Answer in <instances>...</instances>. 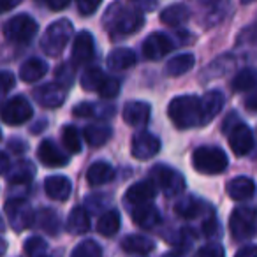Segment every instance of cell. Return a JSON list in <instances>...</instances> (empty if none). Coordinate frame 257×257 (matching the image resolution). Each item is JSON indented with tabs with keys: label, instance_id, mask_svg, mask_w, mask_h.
<instances>
[{
	"label": "cell",
	"instance_id": "cell-52",
	"mask_svg": "<svg viewBox=\"0 0 257 257\" xmlns=\"http://www.w3.org/2000/svg\"><path fill=\"white\" fill-rule=\"evenodd\" d=\"M164 257H182V255H178V253H166Z\"/></svg>",
	"mask_w": 257,
	"mask_h": 257
},
{
	"label": "cell",
	"instance_id": "cell-7",
	"mask_svg": "<svg viewBox=\"0 0 257 257\" xmlns=\"http://www.w3.org/2000/svg\"><path fill=\"white\" fill-rule=\"evenodd\" d=\"M37 34V23L29 15H16L4 25V37L9 43L25 44Z\"/></svg>",
	"mask_w": 257,
	"mask_h": 257
},
{
	"label": "cell",
	"instance_id": "cell-11",
	"mask_svg": "<svg viewBox=\"0 0 257 257\" xmlns=\"http://www.w3.org/2000/svg\"><path fill=\"white\" fill-rule=\"evenodd\" d=\"M67 86H64L62 83L51 81L37 86L34 97L43 107H58L64 104L65 97H67Z\"/></svg>",
	"mask_w": 257,
	"mask_h": 257
},
{
	"label": "cell",
	"instance_id": "cell-24",
	"mask_svg": "<svg viewBox=\"0 0 257 257\" xmlns=\"http://www.w3.org/2000/svg\"><path fill=\"white\" fill-rule=\"evenodd\" d=\"M48 71V65L41 58H29L25 64L20 67V78L25 83H36L44 78Z\"/></svg>",
	"mask_w": 257,
	"mask_h": 257
},
{
	"label": "cell",
	"instance_id": "cell-37",
	"mask_svg": "<svg viewBox=\"0 0 257 257\" xmlns=\"http://www.w3.org/2000/svg\"><path fill=\"white\" fill-rule=\"evenodd\" d=\"M62 141H64L65 148H67L71 154H78L81 150V140H79V133L76 131L72 125H67L62 131Z\"/></svg>",
	"mask_w": 257,
	"mask_h": 257
},
{
	"label": "cell",
	"instance_id": "cell-31",
	"mask_svg": "<svg viewBox=\"0 0 257 257\" xmlns=\"http://www.w3.org/2000/svg\"><path fill=\"white\" fill-rule=\"evenodd\" d=\"M257 86V71L253 69H241L232 79V90L234 92H246Z\"/></svg>",
	"mask_w": 257,
	"mask_h": 257
},
{
	"label": "cell",
	"instance_id": "cell-1",
	"mask_svg": "<svg viewBox=\"0 0 257 257\" xmlns=\"http://www.w3.org/2000/svg\"><path fill=\"white\" fill-rule=\"evenodd\" d=\"M145 18L140 11L125 8L121 2H114L109 6L104 15V27L111 37H125L136 34L143 27Z\"/></svg>",
	"mask_w": 257,
	"mask_h": 257
},
{
	"label": "cell",
	"instance_id": "cell-21",
	"mask_svg": "<svg viewBox=\"0 0 257 257\" xmlns=\"http://www.w3.org/2000/svg\"><path fill=\"white\" fill-rule=\"evenodd\" d=\"M106 64L113 71H125V69L136 65V55L128 48H116L107 55Z\"/></svg>",
	"mask_w": 257,
	"mask_h": 257
},
{
	"label": "cell",
	"instance_id": "cell-45",
	"mask_svg": "<svg viewBox=\"0 0 257 257\" xmlns=\"http://www.w3.org/2000/svg\"><path fill=\"white\" fill-rule=\"evenodd\" d=\"M131 2L143 13L154 11V9L157 8V2H155V0H131Z\"/></svg>",
	"mask_w": 257,
	"mask_h": 257
},
{
	"label": "cell",
	"instance_id": "cell-3",
	"mask_svg": "<svg viewBox=\"0 0 257 257\" xmlns=\"http://www.w3.org/2000/svg\"><path fill=\"white\" fill-rule=\"evenodd\" d=\"M72 34H74V27L69 20H57L46 29L43 41H41V48L48 57H58L72 39Z\"/></svg>",
	"mask_w": 257,
	"mask_h": 257
},
{
	"label": "cell",
	"instance_id": "cell-15",
	"mask_svg": "<svg viewBox=\"0 0 257 257\" xmlns=\"http://www.w3.org/2000/svg\"><path fill=\"white\" fill-rule=\"evenodd\" d=\"M93 37L90 32L83 30L79 32L78 36L74 37V44H72V62L76 65H81V64H86L93 58Z\"/></svg>",
	"mask_w": 257,
	"mask_h": 257
},
{
	"label": "cell",
	"instance_id": "cell-17",
	"mask_svg": "<svg viewBox=\"0 0 257 257\" xmlns=\"http://www.w3.org/2000/svg\"><path fill=\"white\" fill-rule=\"evenodd\" d=\"M155 194H157V187L152 182H140L134 183L125 194V199L134 206H141V204H150L154 201Z\"/></svg>",
	"mask_w": 257,
	"mask_h": 257
},
{
	"label": "cell",
	"instance_id": "cell-47",
	"mask_svg": "<svg viewBox=\"0 0 257 257\" xmlns=\"http://www.w3.org/2000/svg\"><path fill=\"white\" fill-rule=\"evenodd\" d=\"M245 107H246L248 111H252V113H257V88L253 90V92L250 93L248 97H246Z\"/></svg>",
	"mask_w": 257,
	"mask_h": 257
},
{
	"label": "cell",
	"instance_id": "cell-38",
	"mask_svg": "<svg viewBox=\"0 0 257 257\" xmlns=\"http://www.w3.org/2000/svg\"><path fill=\"white\" fill-rule=\"evenodd\" d=\"M102 111H113L111 106H106V107H99L95 104H90V102H81L72 109V113L79 118H86V116H107L106 113Z\"/></svg>",
	"mask_w": 257,
	"mask_h": 257
},
{
	"label": "cell",
	"instance_id": "cell-22",
	"mask_svg": "<svg viewBox=\"0 0 257 257\" xmlns=\"http://www.w3.org/2000/svg\"><path fill=\"white\" fill-rule=\"evenodd\" d=\"M133 220L136 222L140 227L152 229L157 224H161V213L154 204H141L136 206L133 211Z\"/></svg>",
	"mask_w": 257,
	"mask_h": 257
},
{
	"label": "cell",
	"instance_id": "cell-12",
	"mask_svg": "<svg viewBox=\"0 0 257 257\" xmlns=\"http://www.w3.org/2000/svg\"><path fill=\"white\" fill-rule=\"evenodd\" d=\"M229 147L232 154L241 157L246 155L253 148V134L245 123H236L229 133Z\"/></svg>",
	"mask_w": 257,
	"mask_h": 257
},
{
	"label": "cell",
	"instance_id": "cell-46",
	"mask_svg": "<svg viewBox=\"0 0 257 257\" xmlns=\"http://www.w3.org/2000/svg\"><path fill=\"white\" fill-rule=\"evenodd\" d=\"M234 257H257V245H246L236 252Z\"/></svg>",
	"mask_w": 257,
	"mask_h": 257
},
{
	"label": "cell",
	"instance_id": "cell-41",
	"mask_svg": "<svg viewBox=\"0 0 257 257\" xmlns=\"http://www.w3.org/2000/svg\"><path fill=\"white\" fill-rule=\"evenodd\" d=\"M100 2L102 0H76V6H78V11L83 16H90L99 9Z\"/></svg>",
	"mask_w": 257,
	"mask_h": 257
},
{
	"label": "cell",
	"instance_id": "cell-8",
	"mask_svg": "<svg viewBox=\"0 0 257 257\" xmlns=\"http://www.w3.org/2000/svg\"><path fill=\"white\" fill-rule=\"evenodd\" d=\"M32 106L25 97H13L0 107V118L8 125H22L32 118Z\"/></svg>",
	"mask_w": 257,
	"mask_h": 257
},
{
	"label": "cell",
	"instance_id": "cell-54",
	"mask_svg": "<svg viewBox=\"0 0 257 257\" xmlns=\"http://www.w3.org/2000/svg\"><path fill=\"white\" fill-rule=\"evenodd\" d=\"M0 227H2V218H0Z\"/></svg>",
	"mask_w": 257,
	"mask_h": 257
},
{
	"label": "cell",
	"instance_id": "cell-30",
	"mask_svg": "<svg viewBox=\"0 0 257 257\" xmlns=\"http://www.w3.org/2000/svg\"><path fill=\"white\" fill-rule=\"evenodd\" d=\"M120 229V213L114 210H109L99 218L97 222V231L102 236H113Z\"/></svg>",
	"mask_w": 257,
	"mask_h": 257
},
{
	"label": "cell",
	"instance_id": "cell-43",
	"mask_svg": "<svg viewBox=\"0 0 257 257\" xmlns=\"http://www.w3.org/2000/svg\"><path fill=\"white\" fill-rule=\"evenodd\" d=\"M199 257H225V252L218 243H208L199 250Z\"/></svg>",
	"mask_w": 257,
	"mask_h": 257
},
{
	"label": "cell",
	"instance_id": "cell-5",
	"mask_svg": "<svg viewBox=\"0 0 257 257\" xmlns=\"http://www.w3.org/2000/svg\"><path fill=\"white\" fill-rule=\"evenodd\" d=\"M150 178L154 185L159 187L166 196H178L185 190V178L176 169L168 166H154L150 169Z\"/></svg>",
	"mask_w": 257,
	"mask_h": 257
},
{
	"label": "cell",
	"instance_id": "cell-26",
	"mask_svg": "<svg viewBox=\"0 0 257 257\" xmlns=\"http://www.w3.org/2000/svg\"><path fill=\"white\" fill-rule=\"evenodd\" d=\"M194 64H196V58H194L192 53L176 55V57H173L171 60L166 64V74L173 76V78L182 76V74H185V72H189L190 69L194 67Z\"/></svg>",
	"mask_w": 257,
	"mask_h": 257
},
{
	"label": "cell",
	"instance_id": "cell-49",
	"mask_svg": "<svg viewBox=\"0 0 257 257\" xmlns=\"http://www.w3.org/2000/svg\"><path fill=\"white\" fill-rule=\"evenodd\" d=\"M46 2L51 9H55V11H62V9L67 8L71 0H46Z\"/></svg>",
	"mask_w": 257,
	"mask_h": 257
},
{
	"label": "cell",
	"instance_id": "cell-48",
	"mask_svg": "<svg viewBox=\"0 0 257 257\" xmlns=\"http://www.w3.org/2000/svg\"><path fill=\"white\" fill-rule=\"evenodd\" d=\"M9 168H11V161H9L8 154H4V152H0V175H4V173L9 171Z\"/></svg>",
	"mask_w": 257,
	"mask_h": 257
},
{
	"label": "cell",
	"instance_id": "cell-39",
	"mask_svg": "<svg viewBox=\"0 0 257 257\" xmlns=\"http://www.w3.org/2000/svg\"><path fill=\"white\" fill-rule=\"evenodd\" d=\"M46 250H48L46 241L43 238H39V236H34V238L27 239L25 252L29 257H46Z\"/></svg>",
	"mask_w": 257,
	"mask_h": 257
},
{
	"label": "cell",
	"instance_id": "cell-13",
	"mask_svg": "<svg viewBox=\"0 0 257 257\" xmlns=\"http://www.w3.org/2000/svg\"><path fill=\"white\" fill-rule=\"evenodd\" d=\"M173 50V43L166 34L155 32L150 34L147 37V41L143 43V55L147 60H161L162 57L169 53Z\"/></svg>",
	"mask_w": 257,
	"mask_h": 257
},
{
	"label": "cell",
	"instance_id": "cell-42",
	"mask_svg": "<svg viewBox=\"0 0 257 257\" xmlns=\"http://www.w3.org/2000/svg\"><path fill=\"white\" fill-rule=\"evenodd\" d=\"M72 79H74V71H72L67 64L60 65V67L57 69V81L58 83H62V85L69 88L71 83H72Z\"/></svg>",
	"mask_w": 257,
	"mask_h": 257
},
{
	"label": "cell",
	"instance_id": "cell-16",
	"mask_svg": "<svg viewBox=\"0 0 257 257\" xmlns=\"http://www.w3.org/2000/svg\"><path fill=\"white\" fill-rule=\"evenodd\" d=\"M121 118H123L125 123L134 125V127H140L145 125L150 120V104L141 102V100H133V102H127L121 111Z\"/></svg>",
	"mask_w": 257,
	"mask_h": 257
},
{
	"label": "cell",
	"instance_id": "cell-33",
	"mask_svg": "<svg viewBox=\"0 0 257 257\" xmlns=\"http://www.w3.org/2000/svg\"><path fill=\"white\" fill-rule=\"evenodd\" d=\"M104 79H106V74L99 67H90L81 74V86L86 92H99Z\"/></svg>",
	"mask_w": 257,
	"mask_h": 257
},
{
	"label": "cell",
	"instance_id": "cell-19",
	"mask_svg": "<svg viewBox=\"0 0 257 257\" xmlns=\"http://www.w3.org/2000/svg\"><path fill=\"white\" fill-rule=\"evenodd\" d=\"M224 106V93L218 90H211L204 97H201V109H203V121L204 125L210 123Z\"/></svg>",
	"mask_w": 257,
	"mask_h": 257
},
{
	"label": "cell",
	"instance_id": "cell-29",
	"mask_svg": "<svg viewBox=\"0 0 257 257\" xmlns=\"http://www.w3.org/2000/svg\"><path fill=\"white\" fill-rule=\"evenodd\" d=\"M67 229L72 234H83L90 229V217L83 206H76L67 218Z\"/></svg>",
	"mask_w": 257,
	"mask_h": 257
},
{
	"label": "cell",
	"instance_id": "cell-4",
	"mask_svg": "<svg viewBox=\"0 0 257 257\" xmlns=\"http://www.w3.org/2000/svg\"><path fill=\"white\" fill-rule=\"evenodd\" d=\"M227 164V155L218 147H199L192 154L194 169L203 175H220L225 171Z\"/></svg>",
	"mask_w": 257,
	"mask_h": 257
},
{
	"label": "cell",
	"instance_id": "cell-55",
	"mask_svg": "<svg viewBox=\"0 0 257 257\" xmlns=\"http://www.w3.org/2000/svg\"><path fill=\"white\" fill-rule=\"evenodd\" d=\"M0 140H2V131H0Z\"/></svg>",
	"mask_w": 257,
	"mask_h": 257
},
{
	"label": "cell",
	"instance_id": "cell-34",
	"mask_svg": "<svg viewBox=\"0 0 257 257\" xmlns=\"http://www.w3.org/2000/svg\"><path fill=\"white\" fill-rule=\"evenodd\" d=\"M34 166L32 162H27V161H22L11 169L9 173V183H29L34 176Z\"/></svg>",
	"mask_w": 257,
	"mask_h": 257
},
{
	"label": "cell",
	"instance_id": "cell-9",
	"mask_svg": "<svg viewBox=\"0 0 257 257\" xmlns=\"http://www.w3.org/2000/svg\"><path fill=\"white\" fill-rule=\"evenodd\" d=\"M6 213H8L9 224L15 231H25L27 227L34 225L36 213L32 211L30 204L25 199H11L6 203Z\"/></svg>",
	"mask_w": 257,
	"mask_h": 257
},
{
	"label": "cell",
	"instance_id": "cell-23",
	"mask_svg": "<svg viewBox=\"0 0 257 257\" xmlns=\"http://www.w3.org/2000/svg\"><path fill=\"white\" fill-rule=\"evenodd\" d=\"M114 178V169L109 162H93L88 168V173H86V180L92 187L97 185H104V183L111 182Z\"/></svg>",
	"mask_w": 257,
	"mask_h": 257
},
{
	"label": "cell",
	"instance_id": "cell-35",
	"mask_svg": "<svg viewBox=\"0 0 257 257\" xmlns=\"http://www.w3.org/2000/svg\"><path fill=\"white\" fill-rule=\"evenodd\" d=\"M175 210L183 218H196L201 213V201L194 199V197H185L176 204Z\"/></svg>",
	"mask_w": 257,
	"mask_h": 257
},
{
	"label": "cell",
	"instance_id": "cell-10",
	"mask_svg": "<svg viewBox=\"0 0 257 257\" xmlns=\"http://www.w3.org/2000/svg\"><path fill=\"white\" fill-rule=\"evenodd\" d=\"M161 150V140L154 134L147 133H138L134 134L133 143H131V152H133V157L138 161H148V159L155 157Z\"/></svg>",
	"mask_w": 257,
	"mask_h": 257
},
{
	"label": "cell",
	"instance_id": "cell-28",
	"mask_svg": "<svg viewBox=\"0 0 257 257\" xmlns=\"http://www.w3.org/2000/svg\"><path fill=\"white\" fill-rule=\"evenodd\" d=\"M111 134H113V131H111L107 125H88V127L85 128V140L86 143L90 145V147L97 148V147H102V145H106L107 141L111 140Z\"/></svg>",
	"mask_w": 257,
	"mask_h": 257
},
{
	"label": "cell",
	"instance_id": "cell-18",
	"mask_svg": "<svg viewBox=\"0 0 257 257\" xmlns=\"http://www.w3.org/2000/svg\"><path fill=\"white\" fill-rule=\"evenodd\" d=\"M255 192V183L248 176H236L227 183V194L234 201L250 199Z\"/></svg>",
	"mask_w": 257,
	"mask_h": 257
},
{
	"label": "cell",
	"instance_id": "cell-32",
	"mask_svg": "<svg viewBox=\"0 0 257 257\" xmlns=\"http://www.w3.org/2000/svg\"><path fill=\"white\" fill-rule=\"evenodd\" d=\"M34 224L43 227L44 231H48L50 234H57V231L60 229V220H58L57 213H55L53 210H50V208L41 210L39 213L36 215V218H34Z\"/></svg>",
	"mask_w": 257,
	"mask_h": 257
},
{
	"label": "cell",
	"instance_id": "cell-2",
	"mask_svg": "<svg viewBox=\"0 0 257 257\" xmlns=\"http://www.w3.org/2000/svg\"><path fill=\"white\" fill-rule=\"evenodd\" d=\"M168 114L178 128H192L204 125L201 99L194 95H178L169 102Z\"/></svg>",
	"mask_w": 257,
	"mask_h": 257
},
{
	"label": "cell",
	"instance_id": "cell-36",
	"mask_svg": "<svg viewBox=\"0 0 257 257\" xmlns=\"http://www.w3.org/2000/svg\"><path fill=\"white\" fill-rule=\"evenodd\" d=\"M71 257H102V248L93 239H85L72 250Z\"/></svg>",
	"mask_w": 257,
	"mask_h": 257
},
{
	"label": "cell",
	"instance_id": "cell-44",
	"mask_svg": "<svg viewBox=\"0 0 257 257\" xmlns=\"http://www.w3.org/2000/svg\"><path fill=\"white\" fill-rule=\"evenodd\" d=\"M15 86V76L11 72H0V99Z\"/></svg>",
	"mask_w": 257,
	"mask_h": 257
},
{
	"label": "cell",
	"instance_id": "cell-51",
	"mask_svg": "<svg viewBox=\"0 0 257 257\" xmlns=\"http://www.w3.org/2000/svg\"><path fill=\"white\" fill-rule=\"evenodd\" d=\"M6 248H8V243H6L4 239L0 238V257H2L6 253Z\"/></svg>",
	"mask_w": 257,
	"mask_h": 257
},
{
	"label": "cell",
	"instance_id": "cell-40",
	"mask_svg": "<svg viewBox=\"0 0 257 257\" xmlns=\"http://www.w3.org/2000/svg\"><path fill=\"white\" fill-rule=\"evenodd\" d=\"M118 92H120V81L106 76V79H104L102 85H100V88H99V93L104 97V99H111V97L118 95Z\"/></svg>",
	"mask_w": 257,
	"mask_h": 257
},
{
	"label": "cell",
	"instance_id": "cell-6",
	"mask_svg": "<svg viewBox=\"0 0 257 257\" xmlns=\"http://www.w3.org/2000/svg\"><path fill=\"white\" fill-rule=\"evenodd\" d=\"M257 211L253 208H236L229 218V231L234 239H248L255 234Z\"/></svg>",
	"mask_w": 257,
	"mask_h": 257
},
{
	"label": "cell",
	"instance_id": "cell-53",
	"mask_svg": "<svg viewBox=\"0 0 257 257\" xmlns=\"http://www.w3.org/2000/svg\"><path fill=\"white\" fill-rule=\"evenodd\" d=\"M252 2H255V0H241V4H252Z\"/></svg>",
	"mask_w": 257,
	"mask_h": 257
},
{
	"label": "cell",
	"instance_id": "cell-27",
	"mask_svg": "<svg viewBox=\"0 0 257 257\" xmlns=\"http://www.w3.org/2000/svg\"><path fill=\"white\" fill-rule=\"evenodd\" d=\"M154 241L147 236L141 234H131L121 241V248L128 253H140V255H145V253L152 252L154 250Z\"/></svg>",
	"mask_w": 257,
	"mask_h": 257
},
{
	"label": "cell",
	"instance_id": "cell-20",
	"mask_svg": "<svg viewBox=\"0 0 257 257\" xmlns=\"http://www.w3.org/2000/svg\"><path fill=\"white\" fill-rule=\"evenodd\" d=\"M71 182L67 176H50L44 182V190H46L48 197L55 201H65L71 196Z\"/></svg>",
	"mask_w": 257,
	"mask_h": 257
},
{
	"label": "cell",
	"instance_id": "cell-14",
	"mask_svg": "<svg viewBox=\"0 0 257 257\" xmlns=\"http://www.w3.org/2000/svg\"><path fill=\"white\" fill-rule=\"evenodd\" d=\"M37 157L44 166L50 168H62L69 162V155L64 154L51 140H44L37 148Z\"/></svg>",
	"mask_w": 257,
	"mask_h": 257
},
{
	"label": "cell",
	"instance_id": "cell-25",
	"mask_svg": "<svg viewBox=\"0 0 257 257\" xmlns=\"http://www.w3.org/2000/svg\"><path fill=\"white\" fill-rule=\"evenodd\" d=\"M189 18H190V11L183 4L169 6V8H166L161 13V22L166 23L168 27H182L189 22Z\"/></svg>",
	"mask_w": 257,
	"mask_h": 257
},
{
	"label": "cell",
	"instance_id": "cell-50",
	"mask_svg": "<svg viewBox=\"0 0 257 257\" xmlns=\"http://www.w3.org/2000/svg\"><path fill=\"white\" fill-rule=\"evenodd\" d=\"M20 2H22V0H0V13H6V11H9V9L16 8Z\"/></svg>",
	"mask_w": 257,
	"mask_h": 257
}]
</instances>
